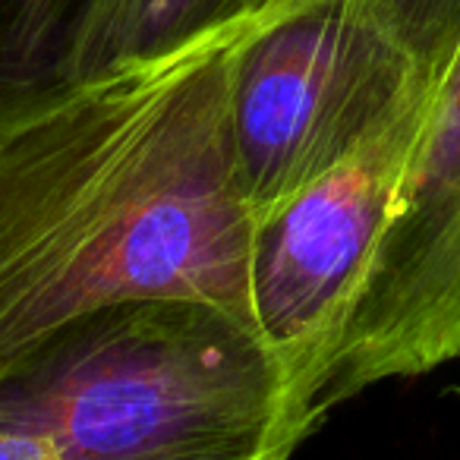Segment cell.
I'll return each instance as SVG.
<instances>
[{
  "label": "cell",
  "instance_id": "cell-1",
  "mask_svg": "<svg viewBox=\"0 0 460 460\" xmlns=\"http://www.w3.org/2000/svg\"><path fill=\"white\" fill-rule=\"evenodd\" d=\"M250 26L0 111V376L120 303L196 300L252 325L227 85Z\"/></svg>",
  "mask_w": 460,
  "mask_h": 460
},
{
  "label": "cell",
  "instance_id": "cell-4",
  "mask_svg": "<svg viewBox=\"0 0 460 460\" xmlns=\"http://www.w3.org/2000/svg\"><path fill=\"white\" fill-rule=\"evenodd\" d=\"M426 104L429 95L252 224V325L290 376L313 429L315 391L394 217Z\"/></svg>",
  "mask_w": 460,
  "mask_h": 460
},
{
  "label": "cell",
  "instance_id": "cell-2",
  "mask_svg": "<svg viewBox=\"0 0 460 460\" xmlns=\"http://www.w3.org/2000/svg\"><path fill=\"white\" fill-rule=\"evenodd\" d=\"M0 426L54 460H290L315 432L256 328L196 300L54 332L0 376Z\"/></svg>",
  "mask_w": 460,
  "mask_h": 460
},
{
  "label": "cell",
  "instance_id": "cell-6",
  "mask_svg": "<svg viewBox=\"0 0 460 460\" xmlns=\"http://www.w3.org/2000/svg\"><path fill=\"white\" fill-rule=\"evenodd\" d=\"M275 7L278 0H89L58 66L54 89L171 58L250 26Z\"/></svg>",
  "mask_w": 460,
  "mask_h": 460
},
{
  "label": "cell",
  "instance_id": "cell-7",
  "mask_svg": "<svg viewBox=\"0 0 460 460\" xmlns=\"http://www.w3.org/2000/svg\"><path fill=\"white\" fill-rule=\"evenodd\" d=\"M89 0H0V111L54 89Z\"/></svg>",
  "mask_w": 460,
  "mask_h": 460
},
{
  "label": "cell",
  "instance_id": "cell-5",
  "mask_svg": "<svg viewBox=\"0 0 460 460\" xmlns=\"http://www.w3.org/2000/svg\"><path fill=\"white\" fill-rule=\"evenodd\" d=\"M460 357V41L432 83L397 208L313 401L322 422L385 378Z\"/></svg>",
  "mask_w": 460,
  "mask_h": 460
},
{
  "label": "cell",
  "instance_id": "cell-8",
  "mask_svg": "<svg viewBox=\"0 0 460 460\" xmlns=\"http://www.w3.org/2000/svg\"><path fill=\"white\" fill-rule=\"evenodd\" d=\"M288 4H296V0H278L271 13H278ZM366 4L378 10V16L394 29V35L407 45L416 64L435 83L457 51L460 0H366Z\"/></svg>",
  "mask_w": 460,
  "mask_h": 460
},
{
  "label": "cell",
  "instance_id": "cell-3",
  "mask_svg": "<svg viewBox=\"0 0 460 460\" xmlns=\"http://www.w3.org/2000/svg\"><path fill=\"white\" fill-rule=\"evenodd\" d=\"M230 142L252 217L350 158L432 79L366 0H296L230 51Z\"/></svg>",
  "mask_w": 460,
  "mask_h": 460
}]
</instances>
